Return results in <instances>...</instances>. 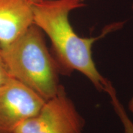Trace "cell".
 Instances as JSON below:
<instances>
[{
    "instance_id": "1",
    "label": "cell",
    "mask_w": 133,
    "mask_h": 133,
    "mask_svg": "<svg viewBox=\"0 0 133 133\" xmlns=\"http://www.w3.org/2000/svg\"><path fill=\"white\" fill-rule=\"evenodd\" d=\"M74 0H42L33 4V22L51 40L54 57L62 74L78 71L85 76L97 90L105 91L109 80L101 75L92 59L95 41L123 26L118 22L106 26L97 37L79 36L70 23V11L84 6Z\"/></svg>"
},
{
    "instance_id": "2",
    "label": "cell",
    "mask_w": 133,
    "mask_h": 133,
    "mask_svg": "<svg viewBox=\"0 0 133 133\" xmlns=\"http://www.w3.org/2000/svg\"><path fill=\"white\" fill-rule=\"evenodd\" d=\"M6 70L47 101L57 94L61 86V66L46 45L44 33L33 24L12 43L0 46Z\"/></svg>"
},
{
    "instance_id": "3",
    "label": "cell",
    "mask_w": 133,
    "mask_h": 133,
    "mask_svg": "<svg viewBox=\"0 0 133 133\" xmlns=\"http://www.w3.org/2000/svg\"><path fill=\"white\" fill-rule=\"evenodd\" d=\"M84 121L62 86L35 115L22 122L13 133H82Z\"/></svg>"
},
{
    "instance_id": "4",
    "label": "cell",
    "mask_w": 133,
    "mask_h": 133,
    "mask_svg": "<svg viewBox=\"0 0 133 133\" xmlns=\"http://www.w3.org/2000/svg\"><path fill=\"white\" fill-rule=\"evenodd\" d=\"M45 100L11 78L0 87V133H13L22 122L35 116Z\"/></svg>"
},
{
    "instance_id": "5",
    "label": "cell",
    "mask_w": 133,
    "mask_h": 133,
    "mask_svg": "<svg viewBox=\"0 0 133 133\" xmlns=\"http://www.w3.org/2000/svg\"><path fill=\"white\" fill-rule=\"evenodd\" d=\"M33 24V4L29 0H0V46L12 43Z\"/></svg>"
},
{
    "instance_id": "6",
    "label": "cell",
    "mask_w": 133,
    "mask_h": 133,
    "mask_svg": "<svg viewBox=\"0 0 133 133\" xmlns=\"http://www.w3.org/2000/svg\"><path fill=\"white\" fill-rule=\"evenodd\" d=\"M105 92L109 94L111 99L112 105L117 115L120 119L124 128V133H133V123L128 115L127 113L124 110L120 101L116 95V91L115 90L112 83L109 81L106 88Z\"/></svg>"
},
{
    "instance_id": "7",
    "label": "cell",
    "mask_w": 133,
    "mask_h": 133,
    "mask_svg": "<svg viewBox=\"0 0 133 133\" xmlns=\"http://www.w3.org/2000/svg\"><path fill=\"white\" fill-rule=\"evenodd\" d=\"M10 78L11 77L6 70L4 61H3L2 54H1V46H0V87L5 84Z\"/></svg>"
},
{
    "instance_id": "8",
    "label": "cell",
    "mask_w": 133,
    "mask_h": 133,
    "mask_svg": "<svg viewBox=\"0 0 133 133\" xmlns=\"http://www.w3.org/2000/svg\"><path fill=\"white\" fill-rule=\"evenodd\" d=\"M128 108L129 110H130L132 113H133V97L131 98L130 101H129L128 104Z\"/></svg>"
},
{
    "instance_id": "9",
    "label": "cell",
    "mask_w": 133,
    "mask_h": 133,
    "mask_svg": "<svg viewBox=\"0 0 133 133\" xmlns=\"http://www.w3.org/2000/svg\"><path fill=\"white\" fill-rule=\"evenodd\" d=\"M31 4H35V3H37L38 2H40L42 0H29Z\"/></svg>"
},
{
    "instance_id": "10",
    "label": "cell",
    "mask_w": 133,
    "mask_h": 133,
    "mask_svg": "<svg viewBox=\"0 0 133 133\" xmlns=\"http://www.w3.org/2000/svg\"><path fill=\"white\" fill-rule=\"evenodd\" d=\"M74 1H77V2L80 3H83V1H84V0H74Z\"/></svg>"
},
{
    "instance_id": "11",
    "label": "cell",
    "mask_w": 133,
    "mask_h": 133,
    "mask_svg": "<svg viewBox=\"0 0 133 133\" xmlns=\"http://www.w3.org/2000/svg\"><path fill=\"white\" fill-rule=\"evenodd\" d=\"M132 9H133V4H132Z\"/></svg>"
}]
</instances>
